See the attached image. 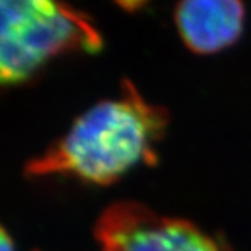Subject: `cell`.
Returning <instances> with one entry per match:
<instances>
[{"instance_id":"6da1fadb","label":"cell","mask_w":251,"mask_h":251,"mask_svg":"<svg viewBox=\"0 0 251 251\" xmlns=\"http://www.w3.org/2000/svg\"><path fill=\"white\" fill-rule=\"evenodd\" d=\"M168 120L166 109L125 81L117 97L85 110L66 134L28 162L25 173L110 184L140 165L155 163Z\"/></svg>"},{"instance_id":"7a4b0ae2","label":"cell","mask_w":251,"mask_h":251,"mask_svg":"<svg viewBox=\"0 0 251 251\" xmlns=\"http://www.w3.org/2000/svg\"><path fill=\"white\" fill-rule=\"evenodd\" d=\"M102 36L91 18L63 0H0V78L21 84L70 52L97 53Z\"/></svg>"},{"instance_id":"3957f363","label":"cell","mask_w":251,"mask_h":251,"mask_svg":"<svg viewBox=\"0 0 251 251\" xmlns=\"http://www.w3.org/2000/svg\"><path fill=\"white\" fill-rule=\"evenodd\" d=\"M94 234L97 251H232L190 221L162 216L133 201L106 208Z\"/></svg>"},{"instance_id":"277c9868","label":"cell","mask_w":251,"mask_h":251,"mask_svg":"<svg viewBox=\"0 0 251 251\" xmlns=\"http://www.w3.org/2000/svg\"><path fill=\"white\" fill-rule=\"evenodd\" d=\"M175 21L180 38L200 54L233 45L244 25L242 0H179Z\"/></svg>"},{"instance_id":"5b68a950","label":"cell","mask_w":251,"mask_h":251,"mask_svg":"<svg viewBox=\"0 0 251 251\" xmlns=\"http://www.w3.org/2000/svg\"><path fill=\"white\" fill-rule=\"evenodd\" d=\"M119 7H122L128 13H134L138 11L140 9H143L144 6L148 3V0H113Z\"/></svg>"},{"instance_id":"8992f818","label":"cell","mask_w":251,"mask_h":251,"mask_svg":"<svg viewBox=\"0 0 251 251\" xmlns=\"http://www.w3.org/2000/svg\"><path fill=\"white\" fill-rule=\"evenodd\" d=\"M0 250L1 251H16V247H14V242L13 239L10 237L6 229L3 227L1 229V236H0Z\"/></svg>"}]
</instances>
